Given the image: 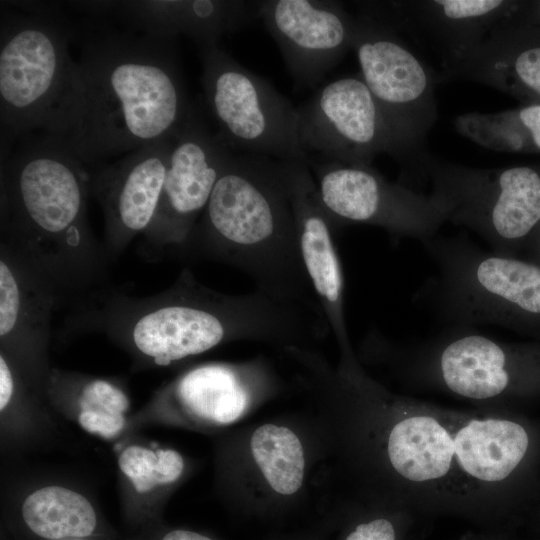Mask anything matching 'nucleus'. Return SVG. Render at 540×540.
Instances as JSON below:
<instances>
[{"instance_id":"29","label":"nucleus","mask_w":540,"mask_h":540,"mask_svg":"<svg viewBox=\"0 0 540 540\" xmlns=\"http://www.w3.org/2000/svg\"><path fill=\"white\" fill-rule=\"evenodd\" d=\"M345 540H396V533L391 521L375 518L356 525Z\"/></svg>"},{"instance_id":"20","label":"nucleus","mask_w":540,"mask_h":540,"mask_svg":"<svg viewBox=\"0 0 540 540\" xmlns=\"http://www.w3.org/2000/svg\"><path fill=\"white\" fill-rule=\"evenodd\" d=\"M80 12L112 16L129 30L177 38L183 34L198 47L218 44L258 18V2L245 0H121L73 1Z\"/></svg>"},{"instance_id":"21","label":"nucleus","mask_w":540,"mask_h":540,"mask_svg":"<svg viewBox=\"0 0 540 540\" xmlns=\"http://www.w3.org/2000/svg\"><path fill=\"white\" fill-rule=\"evenodd\" d=\"M514 12L456 65L436 73L437 84L468 80L505 92L522 104H540V27L520 21Z\"/></svg>"},{"instance_id":"15","label":"nucleus","mask_w":540,"mask_h":540,"mask_svg":"<svg viewBox=\"0 0 540 540\" xmlns=\"http://www.w3.org/2000/svg\"><path fill=\"white\" fill-rule=\"evenodd\" d=\"M258 18L301 86L313 88L352 49L356 16L340 1L262 0Z\"/></svg>"},{"instance_id":"22","label":"nucleus","mask_w":540,"mask_h":540,"mask_svg":"<svg viewBox=\"0 0 540 540\" xmlns=\"http://www.w3.org/2000/svg\"><path fill=\"white\" fill-rule=\"evenodd\" d=\"M60 306L52 286L31 266L0 246V340L4 347L39 352Z\"/></svg>"},{"instance_id":"7","label":"nucleus","mask_w":540,"mask_h":540,"mask_svg":"<svg viewBox=\"0 0 540 540\" xmlns=\"http://www.w3.org/2000/svg\"><path fill=\"white\" fill-rule=\"evenodd\" d=\"M228 496L244 511L276 512L311 496L325 453L305 410L278 414L235 428L225 444Z\"/></svg>"},{"instance_id":"33","label":"nucleus","mask_w":540,"mask_h":540,"mask_svg":"<svg viewBox=\"0 0 540 540\" xmlns=\"http://www.w3.org/2000/svg\"><path fill=\"white\" fill-rule=\"evenodd\" d=\"M520 257L540 264V229L528 242Z\"/></svg>"},{"instance_id":"19","label":"nucleus","mask_w":540,"mask_h":540,"mask_svg":"<svg viewBox=\"0 0 540 540\" xmlns=\"http://www.w3.org/2000/svg\"><path fill=\"white\" fill-rule=\"evenodd\" d=\"M289 189L301 259L340 354L352 353L345 315V283L335 227L308 161H280Z\"/></svg>"},{"instance_id":"24","label":"nucleus","mask_w":540,"mask_h":540,"mask_svg":"<svg viewBox=\"0 0 540 540\" xmlns=\"http://www.w3.org/2000/svg\"><path fill=\"white\" fill-rule=\"evenodd\" d=\"M379 429L380 460L394 474L415 482L445 476L455 455L454 440L429 416L387 421Z\"/></svg>"},{"instance_id":"18","label":"nucleus","mask_w":540,"mask_h":540,"mask_svg":"<svg viewBox=\"0 0 540 540\" xmlns=\"http://www.w3.org/2000/svg\"><path fill=\"white\" fill-rule=\"evenodd\" d=\"M286 390V382L264 355L234 362H210L181 374L170 388L185 417L209 427L246 420Z\"/></svg>"},{"instance_id":"25","label":"nucleus","mask_w":540,"mask_h":540,"mask_svg":"<svg viewBox=\"0 0 540 540\" xmlns=\"http://www.w3.org/2000/svg\"><path fill=\"white\" fill-rule=\"evenodd\" d=\"M21 513L35 535L49 540L88 537L97 525L91 503L83 495L61 486H47L31 493Z\"/></svg>"},{"instance_id":"9","label":"nucleus","mask_w":540,"mask_h":540,"mask_svg":"<svg viewBox=\"0 0 540 540\" xmlns=\"http://www.w3.org/2000/svg\"><path fill=\"white\" fill-rule=\"evenodd\" d=\"M352 50L390 128L402 178L420 176L438 118L436 73L394 31L359 15Z\"/></svg>"},{"instance_id":"8","label":"nucleus","mask_w":540,"mask_h":540,"mask_svg":"<svg viewBox=\"0 0 540 540\" xmlns=\"http://www.w3.org/2000/svg\"><path fill=\"white\" fill-rule=\"evenodd\" d=\"M420 177L447 205L448 222L473 231L497 253L521 256L540 229V165L475 168L429 154Z\"/></svg>"},{"instance_id":"17","label":"nucleus","mask_w":540,"mask_h":540,"mask_svg":"<svg viewBox=\"0 0 540 540\" xmlns=\"http://www.w3.org/2000/svg\"><path fill=\"white\" fill-rule=\"evenodd\" d=\"M175 136L147 144L89 173L90 194L104 215L103 245L111 262L151 225Z\"/></svg>"},{"instance_id":"13","label":"nucleus","mask_w":540,"mask_h":540,"mask_svg":"<svg viewBox=\"0 0 540 540\" xmlns=\"http://www.w3.org/2000/svg\"><path fill=\"white\" fill-rule=\"evenodd\" d=\"M298 136L307 157L370 166L378 154L394 158L388 123L361 75L321 86L297 107Z\"/></svg>"},{"instance_id":"6","label":"nucleus","mask_w":540,"mask_h":540,"mask_svg":"<svg viewBox=\"0 0 540 540\" xmlns=\"http://www.w3.org/2000/svg\"><path fill=\"white\" fill-rule=\"evenodd\" d=\"M10 3L1 5L0 21L2 140L36 130L58 136L77 69L69 50L73 26L59 4Z\"/></svg>"},{"instance_id":"31","label":"nucleus","mask_w":540,"mask_h":540,"mask_svg":"<svg viewBox=\"0 0 540 540\" xmlns=\"http://www.w3.org/2000/svg\"><path fill=\"white\" fill-rule=\"evenodd\" d=\"M514 15L524 23L540 27V0L520 1Z\"/></svg>"},{"instance_id":"23","label":"nucleus","mask_w":540,"mask_h":540,"mask_svg":"<svg viewBox=\"0 0 540 540\" xmlns=\"http://www.w3.org/2000/svg\"><path fill=\"white\" fill-rule=\"evenodd\" d=\"M531 429L509 419L472 420L454 437L455 456L472 477L503 481L522 468L535 447Z\"/></svg>"},{"instance_id":"26","label":"nucleus","mask_w":540,"mask_h":540,"mask_svg":"<svg viewBox=\"0 0 540 540\" xmlns=\"http://www.w3.org/2000/svg\"><path fill=\"white\" fill-rule=\"evenodd\" d=\"M456 130L495 151L540 153V104H522L497 113L470 112L454 119Z\"/></svg>"},{"instance_id":"14","label":"nucleus","mask_w":540,"mask_h":540,"mask_svg":"<svg viewBox=\"0 0 540 540\" xmlns=\"http://www.w3.org/2000/svg\"><path fill=\"white\" fill-rule=\"evenodd\" d=\"M357 14L397 34H406L436 53L449 69L511 15L513 0L355 1Z\"/></svg>"},{"instance_id":"30","label":"nucleus","mask_w":540,"mask_h":540,"mask_svg":"<svg viewBox=\"0 0 540 540\" xmlns=\"http://www.w3.org/2000/svg\"><path fill=\"white\" fill-rule=\"evenodd\" d=\"M15 376L7 356L0 354V410L9 405L14 395Z\"/></svg>"},{"instance_id":"27","label":"nucleus","mask_w":540,"mask_h":540,"mask_svg":"<svg viewBox=\"0 0 540 540\" xmlns=\"http://www.w3.org/2000/svg\"><path fill=\"white\" fill-rule=\"evenodd\" d=\"M80 426L105 439L119 435L125 426L124 414L130 407L126 393L104 379L84 382L78 395Z\"/></svg>"},{"instance_id":"12","label":"nucleus","mask_w":540,"mask_h":540,"mask_svg":"<svg viewBox=\"0 0 540 540\" xmlns=\"http://www.w3.org/2000/svg\"><path fill=\"white\" fill-rule=\"evenodd\" d=\"M232 153L194 105L174 138L158 208L143 234V255L156 259L177 252L207 206Z\"/></svg>"},{"instance_id":"32","label":"nucleus","mask_w":540,"mask_h":540,"mask_svg":"<svg viewBox=\"0 0 540 540\" xmlns=\"http://www.w3.org/2000/svg\"><path fill=\"white\" fill-rule=\"evenodd\" d=\"M161 540H213L212 538L198 532L176 529L168 532Z\"/></svg>"},{"instance_id":"5","label":"nucleus","mask_w":540,"mask_h":540,"mask_svg":"<svg viewBox=\"0 0 540 540\" xmlns=\"http://www.w3.org/2000/svg\"><path fill=\"white\" fill-rule=\"evenodd\" d=\"M436 273L415 302L452 328L499 326L540 340V264L484 249L466 234L421 242Z\"/></svg>"},{"instance_id":"10","label":"nucleus","mask_w":540,"mask_h":540,"mask_svg":"<svg viewBox=\"0 0 540 540\" xmlns=\"http://www.w3.org/2000/svg\"><path fill=\"white\" fill-rule=\"evenodd\" d=\"M201 82L215 132L233 152L308 161L298 136L297 107L218 44L199 47Z\"/></svg>"},{"instance_id":"2","label":"nucleus","mask_w":540,"mask_h":540,"mask_svg":"<svg viewBox=\"0 0 540 540\" xmlns=\"http://www.w3.org/2000/svg\"><path fill=\"white\" fill-rule=\"evenodd\" d=\"M1 162L0 246L77 310L108 290L111 263L87 218V167L55 135L26 136Z\"/></svg>"},{"instance_id":"16","label":"nucleus","mask_w":540,"mask_h":540,"mask_svg":"<svg viewBox=\"0 0 540 540\" xmlns=\"http://www.w3.org/2000/svg\"><path fill=\"white\" fill-rule=\"evenodd\" d=\"M453 329L435 357L437 376L450 391L470 399L507 393L540 396V340L505 344L464 328Z\"/></svg>"},{"instance_id":"3","label":"nucleus","mask_w":540,"mask_h":540,"mask_svg":"<svg viewBox=\"0 0 540 540\" xmlns=\"http://www.w3.org/2000/svg\"><path fill=\"white\" fill-rule=\"evenodd\" d=\"M98 327L158 366H168L231 342L311 347L328 326L317 312L259 290L226 294L200 283L184 268L166 290L133 297L108 289L73 316Z\"/></svg>"},{"instance_id":"4","label":"nucleus","mask_w":540,"mask_h":540,"mask_svg":"<svg viewBox=\"0 0 540 540\" xmlns=\"http://www.w3.org/2000/svg\"><path fill=\"white\" fill-rule=\"evenodd\" d=\"M175 254L190 262L231 266L250 277L256 290L323 316L301 259L279 160L232 153Z\"/></svg>"},{"instance_id":"11","label":"nucleus","mask_w":540,"mask_h":540,"mask_svg":"<svg viewBox=\"0 0 540 540\" xmlns=\"http://www.w3.org/2000/svg\"><path fill=\"white\" fill-rule=\"evenodd\" d=\"M319 196L335 229L350 224L379 227L395 238L423 242L438 235L449 210L433 193L391 182L372 165L308 157Z\"/></svg>"},{"instance_id":"28","label":"nucleus","mask_w":540,"mask_h":540,"mask_svg":"<svg viewBox=\"0 0 540 540\" xmlns=\"http://www.w3.org/2000/svg\"><path fill=\"white\" fill-rule=\"evenodd\" d=\"M120 470L139 493L149 492L156 486L177 482L185 470L183 456L174 449H157L131 445L118 458Z\"/></svg>"},{"instance_id":"1","label":"nucleus","mask_w":540,"mask_h":540,"mask_svg":"<svg viewBox=\"0 0 540 540\" xmlns=\"http://www.w3.org/2000/svg\"><path fill=\"white\" fill-rule=\"evenodd\" d=\"M60 134L86 166L174 137L190 102L176 38L86 26Z\"/></svg>"}]
</instances>
